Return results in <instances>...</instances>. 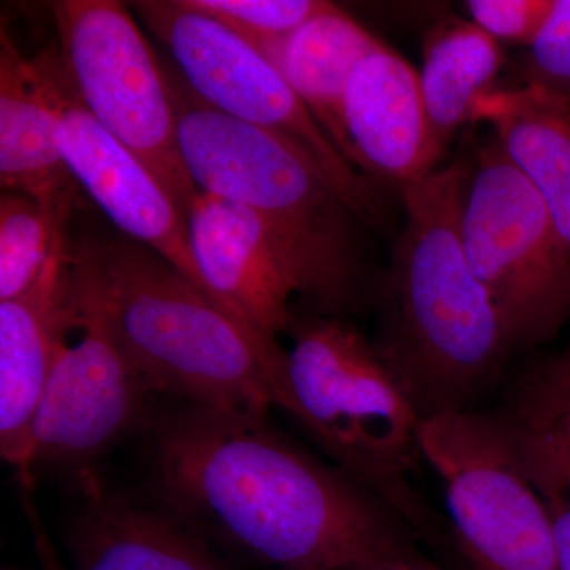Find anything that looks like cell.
I'll return each instance as SVG.
<instances>
[{"mask_svg": "<svg viewBox=\"0 0 570 570\" xmlns=\"http://www.w3.org/2000/svg\"><path fill=\"white\" fill-rule=\"evenodd\" d=\"M460 234L515 352L554 340L570 322V250L493 134L471 159Z\"/></svg>", "mask_w": 570, "mask_h": 570, "instance_id": "obj_6", "label": "cell"}, {"mask_svg": "<svg viewBox=\"0 0 570 570\" xmlns=\"http://www.w3.org/2000/svg\"><path fill=\"white\" fill-rule=\"evenodd\" d=\"M170 85L179 151L195 187L261 220L294 272L305 309L340 318L360 313L376 287L362 216L275 137L213 110L186 82Z\"/></svg>", "mask_w": 570, "mask_h": 570, "instance_id": "obj_4", "label": "cell"}, {"mask_svg": "<svg viewBox=\"0 0 570 570\" xmlns=\"http://www.w3.org/2000/svg\"><path fill=\"white\" fill-rule=\"evenodd\" d=\"M343 570H441L415 557L407 542L384 547Z\"/></svg>", "mask_w": 570, "mask_h": 570, "instance_id": "obj_26", "label": "cell"}, {"mask_svg": "<svg viewBox=\"0 0 570 570\" xmlns=\"http://www.w3.org/2000/svg\"><path fill=\"white\" fill-rule=\"evenodd\" d=\"M151 482L164 512L197 534L285 570H343L406 542L384 502L264 414L171 411L154 428Z\"/></svg>", "mask_w": 570, "mask_h": 570, "instance_id": "obj_1", "label": "cell"}, {"mask_svg": "<svg viewBox=\"0 0 570 570\" xmlns=\"http://www.w3.org/2000/svg\"><path fill=\"white\" fill-rule=\"evenodd\" d=\"M132 7L171 52L198 100L275 137L332 184L366 224L376 223L381 200L373 179L337 151L257 48L183 0H146Z\"/></svg>", "mask_w": 570, "mask_h": 570, "instance_id": "obj_8", "label": "cell"}, {"mask_svg": "<svg viewBox=\"0 0 570 570\" xmlns=\"http://www.w3.org/2000/svg\"><path fill=\"white\" fill-rule=\"evenodd\" d=\"M59 59L96 121L156 176L184 217L198 189L184 167L170 77L124 3H52Z\"/></svg>", "mask_w": 570, "mask_h": 570, "instance_id": "obj_9", "label": "cell"}, {"mask_svg": "<svg viewBox=\"0 0 570 570\" xmlns=\"http://www.w3.org/2000/svg\"><path fill=\"white\" fill-rule=\"evenodd\" d=\"M354 164L367 178L404 187L441 165L419 70L381 40L356 62L344 97Z\"/></svg>", "mask_w": 570, "mask_h": 570, "instance_id": "obj_13", "label": "cell"}, {"mask_svg": "<svg viewBox=\"0 0 570 570\" xmlns=\"http://www.w3.org/2000/svg\"><path fill=\"white\" fill-rule=\"evenodd\" d=\"M69 235L40 279L0 302V453L29 480L33 422L50 382L67 288Z\"/></svg>", "mask_w": 570, "mask_h": 570, "instance_id": "obj_14", "label": "cell"}, {"mask_svg": "<svg viewBox=\"0 0 570 570\" xmlns=\"http://www.w3.org/2000/svg\"><path fill=\"white\" fill-rule=\"evenodd\" d=\"M519 85L538 86L570 104V0H554L538 39L524 48Z\"/></svg>", "mask_w": 570, "mask_h": 570, "instance_id": "obj_24", "label": "cell"}, {"mask_svg": "<svg viewBox=\"0 0 570 570\" xmlns=\"http://www.w3.org/2000/svg\"><path fill=\"white\" fill-rule=\"evenodd\" d=\"M33 528H36V549L41 570H66L55 549H52L47 532L40 530L39 524H36Z\"/></svg>", "mask_w": 570, "mask_h": 570, "instance_id": "obj_27", "label": "cell"}, {"mask_svg": "<svg viewBox=\"0 0 570 570\" xmlns=\"http://www.w3.org/2000/svg\"><path fill=\"white\" fill-rule=\"evenodd\" d=\"M285 336L291 346L277 407L409 530L436 542L452 535L415 485L423 419L376 343L348 318L305 307H294Z\"/></svg>", "mask_w": 570, "mask_h": 570, "instance_id": "obj_5", "label": "cell"}, {"mask_svg": "<svg viewBox=\"0 0 570 570\" xmlns=\"http://www.w3.org/2000/svg\"><path fill=\"white\" fill-rule=\"evenodd\" d=\"M31 69L55 112L59 146L75 183L119 234L163 255L205 292L195 268L189 224L156 176L82 107L58 51L36 56Z\"/></svg>", "mask_w": 570, "mask_h": 570, "instance_id": "obj_11", "label": "cell"}, {"mask_svg": "<svg viewBox=\"0 0 570 570\" xmlns=\"http://www.w3.org/2000/svg\"><path fill=\"white\" fill-rule=\"evenodd\" d=\"M195 268L227 313L279 341L294 316V272L261 220L242 206L198 190L187 216Z\"/></svg>", "mask_w": 570, "mask_h": 570, "instance_id": "obj_12", "label": "cell"}, {"mask_svg": "<svg viewBox=\"0 0 570 570\" xmlns=\"http://www.w3.org/2000/svg\"><path fill=\"white\" fill-rule=\"evenodd\" d=\"M471 159L401 187L404 225L374 287V343L423 420L471 411L515 354L460 234Z\"/></svg>", "mask_w": 570, "mask_h": 570, "instance_id": "obj_2", "label": "cell"}, {"mask_svg": "<svg viewBox=\"0 0 570 570\" xmlns=\"http://www.w3.org/2000/svg\"><path fill=\"white\" fill-rule=\"evenodd\" d=\"M71 279L146 384L184 404L268 415L287 365L279 341L239 322L163 255L121 234L67 243Z\"/></svg>", "mask_w": 570, "mask_h": 570, "instance_id": "obj_3", "label": "cell"}, {"mask_svg": "<svg viewBox=\"0 0 570 570\" xmlns=\"http://www.w3.org/2000/svg\"><path fill=\"white\" fill-rule=\"evenodd\" d=\"M505 61L502 45L474 22L450 17L428 31L420 88L434 141L442 153L472 122L475 104L494 91Z\"/></svg>", "mask_w": 570, "mask_h": 570, "instance_id": "obj_19", "label": "cell"}, {"mask_svg": "<svg viewBox=\"0 0 570 570\" xmlns=\"http://www.w3.org/2000/svg\"><path fill=\"white\" fill-rule=\"evenodd\" d=\"M517 433L524 466L549 512L558 569L570 570V450L520 428Z\"/></svg>", "mask_w": 570, "mask_h": 570, "instance_id": "obj_23", "label": "cell"}, {"mask_svg": "<svg viewBox=\"0 0 570 570\" xmlns=\"http://www.w3.org/2000/svg\"><path fill=\"white\" fill-rule=\"evenodd\" d=\"M475 121L489 124L570 250V104L538 86L494 89L475 104Z\"/></svg>", "mask_w": 570, "mask_h": 570, "instance_id": "obj_17", "label": "cell"}, {"mask_svg": "<svg viewBox=\"0 0 570 570\" xmlns=\"http://www.w3.org/2000/svg\"><path fill=\"white\" fill-rule=\"evenodd\" d=\"M184 6L219 21L247 43L284 39L328 9L324 0H183Z\"/></svg>", "mask_w": 570, "mask_h": 570, "instance_id": "obj_22", "label": "cell"}, {"mask_svg": "<svg viewBox=\"0 0 570 570\" xmlns=\"http://www.w3.org/2000/svg\"><path fill=\"white\" fill-rule=\"evenodd\" d=\"M82 487L86 502L67 539L73 570H230L200 534L163 509L110 498L94 475Z\"/></svg>", "mask_w": 570, "mask_h": 570, "instance_id": "obj_15", "label": "cell"}, {"mask_svg": "<svg viewBox=\"0 0 570 570\" xmlns=\"http://www.w3.org/2000/svg\"><path fill=\"white\" fill-rule=\"evenodd\" d=\"M420 445L444 487L450 531L471 570H560L549 512L504 412L423 420Z\"/></svg>", "mask_w": 570, "mask_h": 570, "instance_id": "obj_7", "label": "cell"}, {"mask_svg": "<svg viewBox=\"0 0 570 570\" xmlns=\"http://www.w3.org/2000/svg\"><path fill=\"white\" fill-rule=\"evenodd\" d=\"M377 41L346 11L330 3L291 36L255 47L279 70L337 151L354 167L344 124V97L356 62Z\"/></svg>", "mask_w": 570, "mask_h": 570, "instance_id": "obj_18", "label": "cell"}, {"mask_svg": "<svg viewBox=\"0 0 570 570\" xmlns=\"http://www.w3.org/2000/svg\"><path fill=\"white\" fill-rule=\"evenodd\" d=\"M75 205H52L21 193L0 197V302L24 294L67 238Z\"/></svg>", "mask_w": 570, "mask_h": 570, "instance_id": "obj_20", "label": "cell"}, {"mask_svg": "<svg viewBox=\"0 0 570 570\" xmlns=\"http://www.w3.org/2000/svg\"><path fill=\"white\" fill-rule=\"evenodd\" d=\"M554 0H469V21L499 43L528 48L549 21Z\"/></svg>", "mask_w": 570, "mask_h": 570, "instance_id": "obj_25", "label": "cell"}, {"mask_svg": "<svg viewBox=\"0 0 570 570\" xmlns=\"http://www.w3.org/2000/svg\"><path fill=\"white\" fill-rule=\"evenodd\" d=\"M502 412L521 431L570 450V344L524 371Z\"/></svg>", "mask_w": 570, "mask_h": 570, "instance_id": "obj_21", "label": "cell"}, {"mask_svg": "<svg viewBox=\"0 0 570 570\" xmlns=\"http://www.w3.org/2000/svg\"><path fill=\"white\" fill-rule=\"evenodd\" d=\"M153 390L119 346L96 305L70 276L63 295L58 348L33 422L29 480L36 469L89 464L145 422Z\"/></svg>", "mask_w": 570, "mask_h": 570, "instance_id": "obj_10", "label": "cell"}, {"mask_svg": "<svg viewBox=\"0 0 570 570\" xmlns=\"http://www.w3.org/2000/svg\"><path fill=\"white\" fill-rule=\"evenodd\" d=\"M0 183L52 205H75L78 184L63 160L58 121L32 77L31 59L0 33Z\"/></svg>", "mask_w": 570, "mask_h": 570, "instance_id": "obj_16", "label": "cell"}]
</instances>
